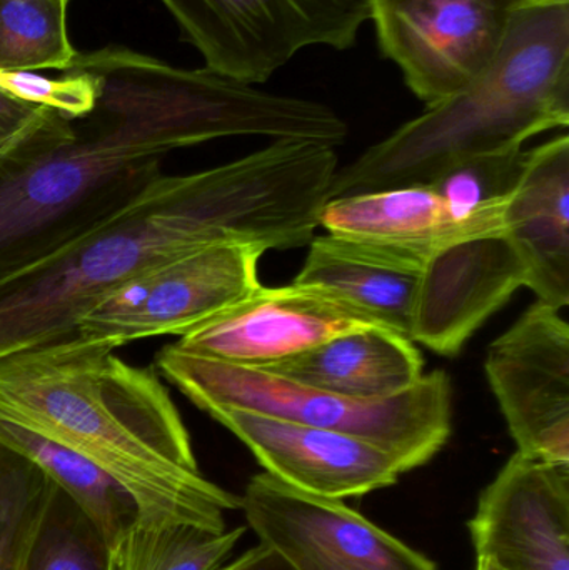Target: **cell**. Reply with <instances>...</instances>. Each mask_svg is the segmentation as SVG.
<instances>
[{
	"label": "cell",
	"instance_id": "6da1fadb",
	"mask_svg": "<svg viewBox=\"0 0 569 570\" xmlns=\"http://www.w3.org/2000/svg\"><path fill=\"white\" fill-rule=\"evenodd\" d=\"M96 79L92 107L52 112L0 159V277L92 229L163 176V159L226 137L341 146L331 107L263 92L204 69H180L124 46L77 53Z\"/></svg>",
	"mask_w": 569,
	"mask_h": 570
},
{
	"label": "cell",
	"instance_id": "7a4b0ae2",
	"mask_svg": "<svg viewBox=\"0 0 569 570\" xmlns=\"http://www.w3.org/2000/svg\"><path fill=\"white\" fill-rule=\"evenodd\" d=\"M310 167L286 142L184 176H163L102 223L0 277V358L76 334L107 292L209 244L306 246L316 227Z\"/></svg>",
	"mask_w": 569,
	"mask_h": 570
},
{
	"label": "cell",
	"instance_id": "3957f363",
	"mask_svg": "<svg viewBox=\"0 0 569 570\" xmlns=\"http://www.w3.org/2000/svg\"><path fill=\"white\" fill-rule=\"evenodd\" d=\"M70 334L0 358V419L102 469L139 508V525L226 529L239 495L204 478L189 432L154 367Z\"/></svg>",
	"mask_w": 569,
	"mask_h": 570
},
{
	"label": "cell",
	"instance_id": "277c9868",
	"mask_svg": "<svg viewBox=\"0 0 569 570\" xmlns=\"http://www.w3.org/2000/svg\"><path fill=\"white\" fill-rule=\"evenodd\" d=\"M568 124L569 0H534L481 76L337 169L330 200L430 186L470 157Z\"/></svg>",
	"mask_w": 569,
	"mask_h": 570
},
{
	"label": "cell",
	"instance_id": "5b68a950",
	"mask_svg": "<svg viewBox=\"0 0 569 570\" xmlns=\"http://www.w3.org/2000/svg\"><path fill=\"white\" fill-rule=\"evenodd\" d=\"M156 365L204 412L239 409L344 432L390 452L406 472L426 465L451 435V382L444 371L424 374L414 387L394 397L361 401L266 368L190 354L176 344L157 354Z\"/></svg>",
	"mask_w": 569,
	"mask_h": 570
},
{
	"label": "cell",
	"instance_id": "8992f818",
	"mask_svg": "<svg viewBox=\"0 0 569 570\" xmlns=\"http://www.w3.org/2000/svg\"><path fill=\"white\" fill-rule=\"evenodd\" d=\"M206 69L237 82H267L297 52L346 50L373 17V0H160Z\"/></svg>",
	"mask_w": 569,
	"mask_h": 570
},
{
	"label": "cell",
	"instance_id": "52a82bcc",
	"mask_svg": "<svg viewBox=\"0 0 569 570\" xmlns=\"http://www.w3.org/2000/svg\"><path fill=\"white\" fill-rule=\"evenodd\" d=\"M263 247L219 243L154 264L107 292L77 334L114 348L157 335L189 334L256 294Z\"/></svg>",
	"mask_w": 569,
	"mask_h": 570
},
{
	"label": "cell",
	"instance_id": "ba28073f",
	"mask_svg": "<svg viewBox=\"0 0 569 570\" xmlns=\"http://www.w3.org/2000/svg\"><path fill=\"white\" fill-rule=\"evenodd\" d=\"M534 0H373L377 46L428 106L473 82Z\"/></svg>",
	"mask_w": 569,
	"mask_h": 570
},
{
	"label": "cell",
	"instance_id": "9c48e42d",
	"mask_svg": "<svg viewBox=\"0 0 569 570\" xmlns=\"http://www.w3.org/2000/svg\"><path fill=\"white\" fill-rule=\"evenodd\" d=\"M239 498L254 534L296 570H440L344 501L306 494L266 472Z\"/></svg>",
	"mask_w": 569,
	"mask_h": 570
},
{
	"label": "cell",
	"instance_id": "30bf717a",
	"mask_svg": "<svg viewBox=\"0 0 569 570\" xmlns=\"http://www.w3.org/2000/svg\"><path fill=\"white\" fill-rule=\"evenodd\" d=\"M488 382L520 454L569 465V324L537 301L488 348Z\"/></svg>",
	"mask_w": 569,
	"mask_h": 570
},
{
	"label": "cell",
	"instance_id": "8fae6325",
	"mask_svg": "<svg viewBox=\"0 0 569 570\" xmlns=\"http://www.w3.org/2000/svg\"><path fill=\"white\" fill-rule=\"evenodd\" d=\"M376 322L320 287L293 283L256 294L183 335L177 347L244 367L271 368L336 335Z\"/></svg>",
	"mask_w": 569,
	"mask_h": 570
},
{
	"label": "cell",
	"instance_id": "7c38bea8",
	"mask_svg": "<svg viewBox=\"0 0 569 570\" xmlns=\"http://www.w3.org/2000/svg\"><path fill=\"white\" fill-rule=\"evenodd\" d=\"M233 432L266 474L324 499L363 498L398 484L403 464L364 439L239 409L207 412Z\"/></svg>",
	"mask_w": 569,
	"mask_h": 570
},
{
	"label": "cell",
	"instance_id": "4fadbf2b",
	"mask_svg": "<svg viewBox=\"0 0 569 570\" xmlns=\"http://www.w3.org/2000/svg\"><path fill=\"white\" fill-rule=\"evenodd\" d=\"M468 529L477 558L498 570H569V465L514 452Z\"/></svg>",
	"mask_w": 569,
	"mask_h": 570
},
{
	"label": "cell",
	"instance_id": "5bb4252c",
	"mask_svg": "<svg viewBox=\"0 0 569 570\" xmlns=\"http://www.w3.org/2000/svg\"><path fill=\"white\" fill-rule=\"evenodd\" d=\"M527 284V269L503 233L450 244L424 264L410 338L453 357Z\"/></svg>",
	"mask_w": 569,
	"mask_h": 570
},
{
	"label": "cell",
	"instance_id": "9a60e30c",
	"mask_svg": "<svg viewBox=\"0 0 569 570\" xmlns=\"http://www.w3.org/2000/svg\"><path fill=\"white\" fill-rule=\"evenodd\" d=\"M503 234L527 269L538 301L569 305V137L530 150L523 177L508 203Z\"/></svg>",
	"mask_w": 569,
	"mask_h": 570
},
{
	"label": "cell",
	"instance_id": "2e32d148",
	"mask_svg": "<svg viewBox=\"0 0 569 570\" xmlns=\"http://www.w3.org/2000/svg\"><path fill=\"white\" fill-rule=\"evenodd\" d=\"M320 226L333 236L398 250L424 264L450 244L504 229L503 217L458 219L430 186L331 199L321 213Z\"/></svg>",
	"mask_w": 569,
	"mask_h": 570
},
{
	"label": "cell",
	"instance_id": "e0dca14e",
	"mask_svg": "<svg viewBox=\"0 0 569 570\" xmlns=\"http://www.w3.org/2000/svg\"><path fill=\"white\" fill-rule=\"evenodd\" d=\"M424 263L386 247L344 237H313L294 283L320 287L410 338Z\"/></svg>",
	"mask_w": 569,
	"mask_h": 570
},
{
	"label": "cell",
	"instance_id": "ac0fdd59",
	"mask_svg": "<svg viewBox=\"0 0 569 570\" xmlns=\"http://www.w3.org/2000/svg\"><path fill=\"white\" fill-rule=\"evenodd\" d=\"M291 381L343 397L380 401L403 394L424 375L411 338L390 328H354L266 368Z\"/></svg>",
	"mask_w": 569,
	"mask_h": 570
},
{
	"label": "cell",
	"instance_id": "d6986e66",
	"mask_svg": "<svg viewBox=\"0 0 569 570\" xmlns=\"http://www.w3.org/2000/svg\"><path fill=\"white\" fill-rule=\"evenodd\" d=\"M0 444L33 462L76 501L102 535L110 558L139 524V508L129 492L72 449L6 419H0Z\"/></svg>",
	"mask_w": 569,
	"mask_h": 570
},
{
	"label": "cell",
	"instance_id": "ffe728a7",
	"mask_svg": "<svg viewBox=\"0 0 569 570\" xmlns=\"http://www.w3.org/2000/svg\"><path fill=\"white\" fill-rule=\"evenodd\" d=\"M67 7L60 0H0V70L69 69L79 52L67 33Z\"/></svg>",
	"mask_w": 569,
	"mask_h": 570
},
{
	"label": "cell",
	"instance_id": "44dd1931",
	"mask_svg": "<svg viewBox=\"0 0 569 570\" xmlns=\"http://www.w3.org/2000/svg\"><path fill=\"white\" fill-rule=\"evenodd\" d=\"M244 532V525L210 531L193 524H137L114 552V570H216Z\"/></svg>",
	"mask_w": 569,
	"mask_h": 570
},
{
	"label": "cell",
	"instance_id": "7402d4cb",
	"mask_svg": "<svg viewBox=\"0 0 569 570\" xmlns=\"http://www.w3.org/2000/svg\"><path fill=\"white\" fill-rule=\"evenodd\" d=\"M17 570H114L109 548L86 512L56 482Z\"/></svg>",
	"mask_w": 569,
	"mask_h": 570
},
{
	"label": "cell",
	"instance_id": "603a6c76",
	"mask_svg": "<svg viewBox=\"0 0 569 570\" xmlns=\"http://www.w3.org/2000/svg\"><path fill=\"white\" fill-rule=\"evenodd\" d=\"M527 156L523 147L480 154L451 167L430 187L460 220L497 219L520 186Z\"/></svg>",
	"mask_w": 569,
	"mask_h": 570
},
{
	"label": "cell",
	"instance_id": "cb8c5ba5",
	"mask_svg": "<svg viewBox=\"0 0 569 570\" xmlns=\"http://www.w3.org/2000/svg\"><path fill=\"white\" fill-rule=\"evenodd\" d=\"M52 481L19 452L0 444V570H17L46 508Z\"/></svg>",
	"mask_w": 569,
	"mask_h": 570
},
{
	"label": "cell",
	"instance_id": "d4e9b609",
	"mask_svg": "<svg viewBox=\"0 0 569 570\" xmlns=\"http://www.w3.org/2000/svg\"><path fill=\"white\" fill-rule=\"evenodd\" d=\"M53 110L23 102L0 90V159L26 144Z\"/></svg>",
	"mask_w": 569,
	"mask_h": 570
},
{
	"label": "cell",
	"instance_id": "484cf974",
	"mask_svg": "<svg viewBox=\"0 0 569 570\" xmlns=\"http://www.w3.org/2000/svg\"><path fill=\"white\" fill-rule=\"evenodd\" d=\"M216 570H296L276 549L261 542L256 548L249 549L243 556L227 566Z\"/></svg>",
	"mask_w": 569,
	"mask_h": 570
},
{
	"label": "cell",
	"instance_id": "4316f807",
	"mask_svg": "<svg viewBox=\"0 0 569 570\" xmlns=\"http://www.w3.org/2000/svg\"><path fill=\"white\" fill-rule=\"evenodd\" d=\"M477 570H498L491 562L484 561V559H477Z\"/></svg>",
	"mask_w": 569,
	"mask_h": 570
},
{
	"label": "cell",
	"instance_id": "83f0119b",
	"mask_svg": "<svg viewBox=\"0 0 569 570\" xmlns=\"http://www.w3.org/2000/svg\"><path fill=\"white\" fill-rule=\"evenodd\" d=\"M60 2L70 3V0H60Z\"/></svg>",
	"mask_w": 569,
	"mask_h": 570
}]
</instances>
